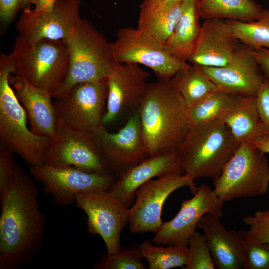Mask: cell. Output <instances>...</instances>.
Returning a JSON list of instances; mask_svg holds the SVG:
<instances>
[{"label": "cell", "mask_w": 269, "mask_h": 269, "mask_svg": "<svg viewBox=\"0 0 269 269\" xmlns=\"http://www.w3.org/2000/svg\"><path fill=\"white\" fill-rule=\"evenodd\" d=\"M36 185L16 165L13 179L0 198V269L29 265L42 249L46 219L40 210Z\"/></svg>", "instance_id": "obj_1"}, {"label": "cell", "mask_w": 269, "mask_h": 269, "mask_svg": "<svg viewBox=\"0 0 269 269\" xmlns=\"http://www.w3.org/2000/svg\"><path fill=\"white\" fill-rule=\"evenodd\" d=\"M187 108L171 79L148 82L135 109L149 156L178 150L190 126Z\"/></svg>", "instance_id": "obj_2"}, {"label": "cell", "mask_w": 269, "mask_h": 269, "mask_svg": "<svg viewBox=\"0 0 269 269\" xmlns=\"http://www.w3.org/2000/svg\"><path fill=\"white\" fill-rule=\"evenodd\" d=\"M11 74L53 96L65 80L70 56L64 39L30 41L19 36L8 54Z\"/></svg>", "instance_id": "obj_3"}, {"label": "cell", "mask_w": 269, "mask_h": 269, "mask_svg": "<svg viewBox=\"0 0 269 269\" xmlns=\"http://www.w3.org/2000/svg\"><path fill=\"white\" fill-rule=\"evenodd\" d=\"M64 40L69 52V70L53 98L61 96L79 83L107 80L120 64L116 58L112 43L87 19L81 18Z\"/></svg>", "instance_id": "obj_4"}, {"label": "cell", "mask_w": 269, "mask_h": 269, "mask_svg": "<svg viewBox=\"0 0 269 269\" xmlns=\"http://www.w3.org/2000/svg\"><path fill=\"white\" fill-rule=\"evenodd\" d=\"M239 146L218 119L190 125L178 149L184 174L194 180L218 176Z\"/></svg>", "instance_id": "obj_5"}, {"label": "cell", "mask_w": 269, "mask_h": 269, "mask_svg": "<svg viewBox=\"0 0 269 269\" xmlns=\"http://www.w3.org/2000/svg\"><path fill=\"white\" fill-rule=\"evenodd\" d=\"M11 67L8 55L0 57V141L29 165L43 163L51 138L35 134L27 126V116L9 82Z\"/></svg>", "instance_id": "obj_6"}, {"label": "cell", "mask_w": 269, "mask_h": 269, "mask_svg": "<svg viewBox=\"0 0 269 269\" xmlns=\"http://www.w3.org/2000/svg\"><path fill=\"white\" fill-rule=\"evenodd\" d=\"M252 143L239 145L221 173L213 178L215 193L224 202L264 196L269 190V163Z\"/></svg>", "instance_id": "obj_7"}, {"label": "cell", "mask_w": 269, "mask_h": 269, "mask_svg": "<svg viewBox=\"0 0 269 269\" xmlns=\"http://www.w3.org/2000/svg\"><path fill=\"white\" fill-rule=\"evenodd\" d=\"M43 163L116 176L90 133L73 129L58 120L55 136L46 149Z\"/></svg>", "instance_id": "obj_8"}, {"label": "cell", "mask_w": 269, "mask_h": 269, "mask_svg": "<svg viewBox=\"0 0 269 269\" xmlns=\"http://www.w3.org/2000/svg\"><path fill=\"white\" fill-rule=\"evenodd\" d=\"M112 45L119 63L144 65L158 79H171L179 70L190 66L170 55L163 44L137 28L120 29Z\"/></svg>", "instance_id": "obj_9"}, {"label": "cell", "mask_w": 269, "mask_h": 269, "mask_svg": "<svg viewBox=\"0 0 269 269\" xmlns=\"http://www.w3.org/2000/svg\"><path fill=\"white\" fill-rule=\"evenodd\" d=\"M75 203L87 216L89 233L102 238L107 252H118L122 232L129 223L130 207L106 190L81 192L76 196Z\"/></svg>", "instance_id": "obj_10"}, {"label": "cell", "mask_w": 269, "mask_h": 269, "mask_svg": "<svg viewBox=\"0 0 269 269\" xmlns=\"http://www.w3.org/2000/svg\"><path fill=\"white\" fill-rule=\"evenodd\" d=\"M187 175L168 173L151 179L137 189L135 200L129 208L130 232L155 233L163 222L161 212L168 196L178 188L188 186L194 194L198 187Z\"/></svg>", "instance_id": "obj_11"}, {"label": "cell", "mask_w": 269, "mask_h": 269, "mask_svg": "<svg viewBox=\"0 0 269 269\" xmlns=\"http://www.w3.org/2000/svg\"><path fill=\"white\" fill-rule=\"evenodd\" d=\"M107 97V80L76 84L53 102L57 120L73 129L90 133L102 124Z\"/></svg>", "instance_id": "obj_12"}, {"label": "cell", "mask_w": 269, "mask_h": 269, "mask_svg": "<svg viewBox=\"0 0 269 269\" xmlns=\"http://www.w3.org/2000/svg\"><path fill=\"white\" fill-rule=\"evenodd\" d=\"M33 178L42 183L45 194L65 206L75 203L78 194L91 190H109L117 179L113 175L90 172L78 168L54 167L44 163L29 166Z\"/></svg>", "instance_id": "obj_13"}, {"label": "cell", "mask_w": 269, "mask_h": 269, "mask_svg": "<svg viewBox=\"0 0 269 269\" xmlns=\"http://www.w3.org/2000/svg\"><path fill=\"white\" fill-rule=\"evenodd\" d=\"M192 198L183 200L179 211L172 219L162 223L155 233L152 242L156 245H188L202 217L210 214L220 218L224 202L213 189L205 184L198 187Z\"/></svg>", "instance_id": "obj_14"}, {"label": "cell", "mask_w": 269, "mask_h": 269, "mask_svg": "<svg viewBox=\"0 0 269 269\" xmlns=\"http://www.w3.org/2000/svg\"><path fill=\"white\" fill-rule=\"evenodd\" d=\"M194 65L215 85L217 91L241 97H256L266 79L253 47L240 43L229 63L219 67Z\"/></svg>", "instance_id": "obj_15"}, {"label": "cell", "mask_w": 269, "mask_h": 269, "mask_svg": "<svg viewBox=\"0 0 269 269\" xmlns=\"http://www.w3.org/2000/svg\"><path fill=\"white\" fill-rule=\"evenodd\" d=\"M90 133L117 177L149 156L143 143L139 118L135 109L124 127L117 133H109L102 124Z\"/></svg>", "instance_id": "obj_16"}, {"label": "cell", "mask_w": 269, "mask_h": 269, "mask_svg": "<svg viewBox=\"0 0 269 269\" xmlns=\"http://www.w3.org/2000/svg\"><path fill=\"white\" fill-rule=\"evenodd\" d=\"M80 4L81 0H57L48 11L36 13L31 8L24 9L16 24L19 36L30 41L66 39L81 19Z\"/></svg>", "instance_id": "obj_17"}, {"label": "cell", "mask_w": 269, "mask_h": 269, "mask_svg": "<svg viewBox=\"0 0 269 269\" xmlns=\"http://www.w3.org/2000/svg\"><path fill=\"white\" fill-rule=\"evenodd\" d=\"M150 76L138 64L121 63L107 79L108 97L102 124H109L134 110Z\"/></svg>", "instance_id": "obj_18"}, {"label": "cell", "mask_w": 269, "mask_h": 269, "mask_svg": "<svg viewBox=\"0 0 269 269\" xmlns=\"http://www.w3.org/2000/svg\"><path fill=\"white\" fill-rule=\"evenodd\" d=\"M168 173L184 174L178 150L148 156L126 169L117 177L109 191L130 207L134 203L135 193L139 186L154 177Z\"/></svg>", "instance_id": "obj_19"}, {"label": "cell", "mask_w": 269, "mask_h": 269, "mask_svg": "<svg viewBox=\"0 0 269 269\" xmlns=\"http://www.w3.org/2000/svg\"><path fill=\"white\" fill-rule=\"evenodd\" d=\"M240 43L226 20L205 19L189 61L208 67L224 66L231 60Z\"/></svg>", "instance_id": "obj_20"}, {"label": "cell", "mask_w": 269, "mask_h": 269, "mask_svg": "<svg viewBox=\"0 0 269 269\" xmlns=\"http://www.w3.org/2000/svg\"><path fill=\"white\" fill-rule=\"evenodd\" d=\"M9 82L26 112L31 131L54 138L57 118L51 94L11 74L9 77Z\"/></svg>", "instance_id": "obj_21"}, {"label": "cell", "mask_w": 269, "mask_h": 269, "mask_svg": "<svg viewBox=\"0 0 269 269\" xmlns=\"http://www.w3.org/2000/svg\"><path fill=\"white\" fill-rule=\"evenodd\" d=\"M220 218L210 214L203 215L197 228L201 229L216 269H244L240 245L234 231H228Z\"/></svg>", "instance_id": "obj_22"}, {"label": "cell", "mask_w": 269, "mask_h": 269, "mask_svg": "<svg viewBox=\"0 0 269 269\" xmlns=\"http://www.w3.org/2000/svg\"><path fill=\"white\" fill-rule=\"evenodd\" d=\"M218 120L228 127L239 145L251 142L264 135L256 97L236 96L232 105Z\"/></svg>", "instance_id": "obj_23"}, {"label": "cell", "mask_w": 269, "mask_h": 269, "mask_svg": "<svg viewBox=\"0 0 269 269\" xmlns=\"http://www.w3.org/2000/svg\"><path fill=\"white\" fill-rule=\"evenodd\" d=\"M199 0H184L175 28L163 44L166 50L176 59L189 61L196 47L201 29L198 10Z\"/></svg>", "instance_id": "obj_24"}, {"label": "cell", "mask_w": 269, "mask_h": 269, "mask_svg": "<svg viewBox=\"0 0 269 269\" xmlns=\"http://www.w3.org/2000/svg\"><path fill=\"white\" fill-rule=\"evenodd\" d=\"M182 1L171 0L140 7L137 28L163 45L172 33L179 19Z\"/></svg>", "instance_id": "obj_25"}, {"label": "cell", "mask_w": 269, "mask_h": 269, "mask_svg": "<svg viewBox=\"0 0 269 269\" xmlns=\"http://www.w3.org/2000/svg\"><path fill=\"white\" fill-rule=\"evenodd\" d=\"M200 17L220 18L243 22L256 20L260 17L262 6L254 0H199Z\"/></svg>", "instance_id": "obj_26"}, {"label": "cell", "mask_w": 269, "mask_h": 269, "mask_svg": "<svg viewBox=\"0 0 269 269\" xmlns=\"http://www.w3.org/2000/svg\"><path fill=\"white\" fill-rule=\"evenodd\" d=\"M171 80L187 107L217 91L214 84L193 64L179 70Z\"/></svg>", "instance_id": "obj_27"}, {"label": "cell", "mask_w": 269, "mask_h": 269, "mask_svg": "<svg viewBox=\"0 0 269 269\" xmlns=\"http://www.w3.org/2000/svg\"><path fill=\"white\" fill-rule=\"evenodd\" d=\"M139 245L142 258L146 259L149 269H170L186 266L189 247L183 245H168L166 247L153 245L145 240Z\"/></svg>", "instance_id": "obj_28"}, {"label": "cell", "mask_w": 269, "mask_h": 269, "mask_svg": "<svg viewBox=\"0 0 269 269\" xmlns=\"http://www.w3.org/2000/svg\"><path fill=\"white\" fill-rule=\"evenodd\" d=\"M236 96L216 91L187 107L186 113L190 125L218 120L232 105Z\"/></svg>", "instance_id": "obj_29"}, {"label": "cell", "mask_w": 269, "mask_h": 269, "mask_svg": "<svg viewBox=\"0 0 269 269\" xmlns=\"http://www.w3.org/2000/svg\"><path fill=\"white\" fill-rule=\"evenodd\" d=\"M234 33L253 48H269V9L263 8L259 18L251 22L226 19Z\"/></svg>", "instance_id": "obj_30"}, {"label": "cell", "mask_w": 269, "mask_h": 269, "mask_svg": "<svg viewBox=\"0 0 269 269\" xmlns=\"http://www.w3.org/2000/svg\"><path fill=\"white\" fill-rule=\"evenodd\" d=\"M234 232L240 245L244 269H269V244L256 240L246 230Z\"/></svg>", "instance_id": "obj_31"}, {"label": "cell", "mask_w": 269, "mask_h": 269, "mask_svg": "<svg viewBox=\"0 0 269 269\" xmlns=\"http://www.w3.org/2000/svg\"><path fill=\"white\" fill-rule=\"evenodd\" d=\"M138 245L121 247L114 254L104 253L100 259L94 264L95 269H147L141 261Z\"/></svg>", "instance_id": "obj_32"}, {"label": "cell", "mask_w": 269, "mask_h": 269, "mask_svg": "<svg viewBox=\"0 0 269 269\" xmlns=\"http://www.w3.org/2000/svg\"><path fill=\"white\" fill-rule=\"evenodd\" d=\"M189 256L185 269H215L204 234L195 231L188 241Z\"/></svg>", "instance_id": "obj_33"}, {"label": "cell", "mask_w": 269, "mask_h": 269, "mask_svg": "<svg viewBox=\"0 0 269 269\" xmlns=\"http://www.w3.org/2000/svg\"><path fill=\"white\" fill-rule=\"evenodd\" d=\"M250 226L248 233L256 240L269 244V209L257 210L253 215L243 218Z\"/></svg>", "instance_id": "obj_34"}, {"label": "cell", "mask_w": 269, "mask_h": 269, "mask_svg": "<svg viewBox=\"0 0 269 269\" xmlns=\"http://www.w3.org/2000/svg\"><path fill=\"white\" fill-rule=\"evenodd\" d=\"M12 154L0 145V198L6 193L14 175L16 164Z\"/></svg>", "instance_id": "obj_35"}, {"label": "cell", "mask_w": 269, "mask_h": 269, "mask_svg": "<svg viewBox=\"0 0 269 269\" xmlns=\"http://www.w3.org/2000/svg\"><path fill=\"white\" fill-rule=\"evenodd\" d=\"M30 8L29 0H0L1 33H3L20 10Z\"/></svg>", "instance_id": "obj_36"}, {"label": "cell", "mask_w": 269, "mask_h": 269, "mask_svg": "<svg viewBox=\"0 0 269 269\" xmlns=\"http://www.w3.org/2000/svg\"><path fill=\"white\" fill-rule=\"evenodd\" d=\"M256 101L264 135H269V80L266 79L262 84L256 96Z\"/></svg>", "instance_id": "obj_37"}, {"label": "cell", "mask_w": 269, "mask_h": 269, "mask_svg": "<svg viewBox=\"0 0 269 269\" xmlns=\"http://www.w3.org/2000/svg\"><path fill=\"white\" fill-rule=\"evenodd\" d=\"M253 49L255 56L265 78L269 80V48Z\"/></svg>", "instance_id": "obj_38"}, {"label": "cell", "mask_w": 269, "mask_h": 269, "mask_svg": "<svg viewBox=\"0 0 269 269\" xmlns=\"http://www.w3.org/2000/svg\"><path fill=\"white\" fill-rule=\"evenodd\" d=\"M57 0H29V6L33 4L34 7L31 9L36 13L42 12L51 10L54 7Z\"/></svg>", "instance_id": "obj_39"}, {"label": "cell", "mask_w": 269, "mask_h": 269, "mask_svg": "<svg viewBox=\"0 0 269 269\" xmlns=\"http://www.w3.org/2000/svg\"><path fill=\"white\" fill-rule=\"evenodd\" d=\"M251 143L263 153H269V135H263Z\"/></svg>", "instance_id": "obj_40"}, {"label": "cell", "mask_w": 269, "mask_h": 269, "mask_svg": "<svg viewBox=\"0 0 269 269\" xmlns=\"http://www.w3.org/2000/svg\"><path fill=\"white\" fill-rule=\"evenodd\" d=\"M171 0L183 1L184 0H143L140 5L139 7L150 6Z\"/></svg>", "instance_id": "obj_41"}]
</instances>
